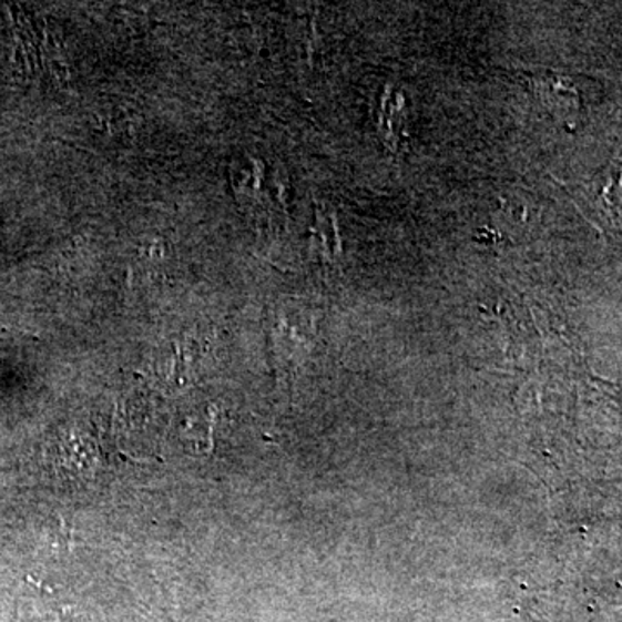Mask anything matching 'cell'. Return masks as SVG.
<instances>
[{
    "label": "cell",
    "mask_w": 622,
    "mask_h": 622,
    "mask_svg": "<svg viewBox=\"0 0 622 622\" xmlns=\"http://www.w3.org/2000/svg\"><path fill=\"white\" fill-rule=\"evenodd\" d=\"M532 92L553 116L571 125L581 113L580 92L564 75H532Z\"/></svg>",
    "instance_id": "obj_1"
}]
</instances>
